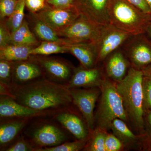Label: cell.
Segmentation results:
<instances>
[{"instance_id":"39","label":"cell","mask_w":151,"mask_h":151,"mask_svg":"<svg viewBox=\"0 0 151 151\" xmlns=\"http://www.w3.org/2000/svg\"><path fill=\"white\" fill-rule=\"evenodd\" d=\"M146 2H147V4L148 5L150 9L151 12V0H146Z\"/></svg>"},{"instance_id":"40","label":"cell","mask_w":151,"mask_h":151,"mask_svg":"<svg viewBox=\"0 0 151 151\" xmlns=\"http://www.w3.org/2000/svg\"><path fill=\"white\" fill-rule=\"evenodd\" d=\"M41 1H43L45 2H46V0H41Z\"/></svg>"},{"instance_id":"20","label":"cell","mask_w":151,"mask_h":151,"mask_svg":"<svg viewBox=\"0 0 151 151\" xmlns=\"http://www.w3.org/2000/svg\"><path fill=\"white\" fill-rule=\"evenodd\" d=\"M26 19L31 29L40 42H54L62 45L66 44L64 40L58 36L53 29L39 19L34 13L30 12Z\"/></svg>"},{"instance_id":"33","label":"cell","mask_w":151,"mask_h":151,"mask_svg":"<svg viewBox=\"0 0 151 151\" xmlns=\"http://www.w3.org/2000/svg\"><path fill=\"white\" fill-rule=\"evenodd\" d=\"M18 0H0V19L10 17L14 11Z\"/></svg>"},{"instance_id":"26","label":"cell","mask_w":151,"mask_h":151,"mask_svg":"<svg viewBox=\"0 0 151 151\" xmlns=\"http://www.w3.org/2000/svg\"><path fill=\"white\" fill-rule=\"evenodd\" d=\"M25 0H18L16 6L10 17L5 19L6 24L12 33L18 28L24 20Z\"/></svg>"},{"instance_id":"1","label":"cell","mask_w":151,"mask_h":151,"mask_svg":"<svg viewBox=\"0 0 151 151\" xmlns=\"http://www.w3.org/2000/svg\"><path fill=\"white\" fill-rule=\"evenodd\" d=\"M7 95L22 105L47 114L70 108L73 104L70 89L45 78L24 85H12Z\"/></svg>"},{"instance_id":"38","label":"cell","mask_w":151,"mask_h":151,"mask_svg":"<svg viewBox=\"0 0 151 151\" xmlns=\"http://www.w3.org/2000/svg\"><path fill=\"white\" fill-rule=\"evenodd\" d=\"M144 33L151 40V20L149 21L146 26Z\"/></svg>"},{"instance_id":"7","label":"cell","mask_w":151,"mask_h":151,"mask_svg":"<svg viewBox=\"0 0 151 151\" xmlns=\"http://www.w3.org/2000/svg\"><path fill=\"white\" fill-rule=\"evenodd\" d=\"M26 134L35 150L55 147L68 141V137L64 131L52 122H42L34 124Z\"/></svg>"},{"instance_id":"25","label":"cell","mask_w":151,"mask_h":151,"mask_svg":"<svg viewBox=\"0 0 151 151\" xmlns=\"http://www.w3.org/2000/svg\"><path fill=\"white\" fill-rule=\"evenodd\" d=\"M68 52L64 45L51 41H42L38 46L34 47L31 55H49L57 53Z\"/></svg>"},{"instance_id":"3","label":"cell","mask_w":151,"mask_h":151,"mask_svg":"<svg viewBox=\"0 0 151 151\" xmlns=\"http://www.w3.org/2000/svg\"><path fill=\"white\" fill-rule=\"evenodd\" d=\"M101 94L96 113L95 128L108 131L114 119L123 120L128 125V119L116 83L105 78L100 87Z\"/></svg>"},{"instance_id":"5","label":"cell","mask_w":151,"mask_h":151,"mask_svg":"<svg viewBox=\"0 0 151 151\" xmlns=\"http://www.w3.org/2000/svg\"><path fill=\"white\" fill-rule=\"evenodd\" d=\"M103 26L95 24L80 14L71 24L56 32L64 40L66 44L84 42L96 44L100 38Z\"/></svg>"},{"instance_id":"31","label":"cell","mask_w":151,"mask_h":151,"mask_svg":"<svg viewBox=\"0 0 151 151\" xmlns=\"http://www.w3.org/2000/svg\"><path fill=\"white\" fill-rule=\"evenodd\" d=\"M105 151H125L123 144L113 133H107L105 142Z\"/></svg>"},{"instance_id":"2","label":"cell","mask_w":151,"mask_h":151,"mask_svg":"<svg viewBox=\"0 0 151 151\" xmlns=\"http://www.w3.org/2000/svg\"><path fill=\"white\" fill-rule=\"evenodd\" d=\"M142 71L131 67L127 76L116 83L128 119V125L136 134H145Z\"/></svg>"},{"instance_id":"30","label":"cell","mask_w":151,"mask_h":151,"mask_svg":"<svg viewBox=\"0 0 151 151\" xmlns=\"http://www.w3.org/2000/svg\"><path fill=\"white\" fill-rule=\"evenodd\" d=\"M144 112L151 111V79L144 76L142 82Z\"/></svg>"},{"instance_id":"36","label":"cell","mask_w":151,"mask_h":151,"mask_svg":"<svg viewBox=\"0 0 151 151\" xmlns=\"http://www.w3.org/2000/svg\"><path fill=\"white\" fill-rule=\"evenodd\" d=\"M130 4L144 13L151 16L150 9L146 0H127Z\"/></svg>"},{"instance_id":"19","label":"cell","mask_w":151,"mask_h":151,"mask_svg":"<svg viewBox=\"0 0 151 151\" xmlns=\"http://www.w3.org/2000/svg\"><path fill=\"white\" fill-rule=\"evenodd\" d=\"M69 52L76 58L80 65L86 68L97 66L98 52L96 44L84 42L64 45Z\"/></svg>"},{"instance_id":"12","label":"cell","mask_w":151,"mask_h":151,"mask_svg":"<svg viewBox=\"0 0 151 151\" xmlns=\"http://www.w3.org/2000/svg\"><path fill=\"white\" fill-rule=\"evenodd\" d=\"M111 0H75V6L79 14L98 25L110 24L109 5Z\"/></svg>"},{"instance_id":"29","label":"cell","mask_w":151,"mask_h":151,"mask_svg":"<svg viewBox=\"0 0 151 151\" xmlns=\"http://www.w3.org/2000/svg\"><path fill=\"white\" fill-rule=\"evenodd\" d=\"M145 134L143 151L151 150V111L144 112Z\"/></svg>"},{"instance_id":"24","label":"cell","mask_w":151,"mask_h":151,"mask_svg":"<svg viewBox=\"0 0 151 151\" xmlns=\"http://www.w3.org/2000/svg\"><path fill=\"white\" fill-rule=\"evenodd\" d=\"M108 131L95 127L90 132L88 140L83 151H105V137Z\"/></svg>"},{"instance_id":"17","label":"cell","mask_w":151,"mask_h":151,"mask_svg":"<svg viewBox=\"0 0 151 151\" xmlns=\"http://www.w3.org/2000/svg\"><path fill=\"white\" fill-rule=\"evenodd\" d=\"M47 113L34 110L20 104L12 97L1 94L0 117L1 119H29L46 116Z\"/></svg>"},{"instance_id":"16","label":"cell","mask_w":151,"mask_h":151,"mask_svg":"<svg viewBox=\"0 0 151 151\" xmlns=\"http://www.w3.org/2000/svg\"><path fill=\"white\" fill-rule=\"evenodd\" d=\"M102 64L105 77L116 83L126 77L132 67L121 47L109 55Z\"/></svg>"},{"instance_id":"13","label":"cell","mask_w":151,"mask_h":151,"mask_svg":"<svg viewBox=\"0 0 151 151\" xmlns=\"http://www.w3.org/2000/svg\"><path fill=\"white\" fill-rule=\"evenodd\" d=\"M54 119L76 139H88L90 132L83 117L70 108L54 113Z\"/></svg>"},{"instance_id":"21","label":"cell","mask_w":151,"mask_h":151,"mask_svg":"<svg viewBox=\"0 0 151 151\" xmlns=\"http://www.w3.org/2000/svg\"><path fill=\"white\" fill-rule=\"evenodd\" d=\"M29 119H6L0 125V145L4 147L12 142L25 127Z\"/></svg>"},{"instance_id":"32","label":"cell","mask_w":151,"mask_h":151,"mask_svg":"<svg viewBox=\"0 0 151 151\" xmlns=\"http://www.w3.org/2000/svg\"><path fill=\"white\" fill-rule=\"evenodd\" d=\"M35 147L32 143L24 137H21L15 142L7 147L4 150L6 151H33Z\"/></svg>"},{"instance_id":"6","label":"cell","mask_w":151,"mask_h":151,"mask_svg":"<svg viewBox=\"0 0 151 151\" xmlns=\"http://www.w3.org/2000/svg\"><path fill=\"white\" fill-rule=\"evenodd\" d=\"M121 48L134 69L142 70L151 64V40L145 33L131 35Z\"/></svg>"},{"instance_id":"28","label":"cell","mask_w":151,"mask_h":151,"mask_svg":"<svg viewBox=\"0 0 151 151\" xmlns=\"http://www.w3.org/2000/svg\"><path fill=\"white\" fill-rule=\"evenodd\" d=\"M13 61L0 60V84L9 87L12 83Z\"/></svg>"},{"instance_id":"14","label":"cell","mask_w":151,"mask_h":151,"mask_svg":"<svg viewBox=\"0 0 151 151\" xmlns=\"http://www.w3.org/2000/svg\"><path fill=\"white\" fill-rule=\"evenodd\" d=\"M44 78L43 70L33 55L27 60L14 62L12 85H24Z\"/></svg>"},{"instance_id":"37","label":"cell","mask_w":151,"mask_h":151,"mask_svg":"<svg viewBox=\"0 0 151 151\" xmlns=\"http://www.w3.org/2000/svg\"><path fill=\"white\" fill-rule=\"evenodd\" d=\"M142 71L144 76H147L151 79V64L145 68Z\"/></svg>"},{"instance_id":"34","label":"cell","mask_w":151,"mask_h":151,"mask_svg":"<svg viewBox=\"0 0 151 151\" xmlns=\"http://www.w3.org/2000/svg\"><path fill=\"white\" fill-rule=\"evenodd\" d=\"M11 43V32L6 24L5 19L0 22V48Z\"/></svg>"},{"instance_id":"10","label":"cell","mask_w":151,"mask_h":151,"mask_svg":"<svg viewBox=\"0 0 151 151\" xmlns=\"http://www.w3.org/2000/svg\"><path fill=\"white\" fill-rule=\"evenodd\" d=\"M132 35L109 24L103 26L100 38L97 43L98 58L97 65L113 52L121 48Z\"/></svg>"},{"instance_id":"9","label":"cell","mask_w":151,"mask_h":151,"mask_svg":"<svg viewBox=\"0 0 151 151\" xmlns=\"http://www.w3.org/2000/svg\"><path fill=\"white\" fill-rule=\"evenodd\" d=\"M73 104L78 108L86 122L90 132L95 128L94 108L99 100L100 87L70 89Z\"/></svg>"},{"instance_id":"4","label":"cell","mask_w":151,"mask_h":151,"mask_svg":"<svg viewBox=\"0 0 151 151\" xmlns=\"http://www.w3.org/2000/svg\"><path fill=\"white\" fill-rule=\"evenodd\" d=\"M110 24L132 35L145 32L151 16L146 14L127 0H111L109 5Z\"/></svg>"},{"instance_id":"15","label":"cell","mask_w":151,"mask_h":151,"mask_svg":"<svg viewBox=\"0 0 151 151\" xmlns=\"http://www.w3.org/2000/svg\"><path fill=\"white\" fill-rule=\"evenodd\" d=\"M106 78L103 68L100 65L92 68H86L81 65L75 68L66 86L73 88L100 87Z\"/></svg>"},{"instance_id":"18","label":"cell","mask_w":151,"mask_h":151,"mask_svg":"<svg viewBox=\"0 0 151 151\" xmlns=\"http://www.w3.org/2000/svg\"><path fill=\"white\" fill-rule=\"evenodd\" d=\"M110 130L121 141L125 151H143L144 135L136 134L123 120L114 119L111 123Z\"/></svg>"},{"instance_id":"8","label":"cell","mask_w":151,"mask_h":151,"mask_svg":"<svg viewBox=\"0 0 151 151\" xmlns=\"http://www.w3.org/2000/svg\"><path fill=\"white\" fill-rule=\"evenodd\" d=\"M42 68L45 78L66 86L75 67L66 60L49 55H33Z\"/></svg>"},{"instance_id":"27","label":"cell","mask_w":151,"mask_h":151,"mask_svg":"<svg viewBox=\"0 0 151 151\" xmlns=\"http://www.w3.org/2000/svg\"><path fill=\"white\" fill-rule=\"evenodd\" d=\"M88 139L77 140L73 142H67L59 145L50 147L39 148L35 151H79L82 150L85 147Z\"/></svg>"},{"instance_id":"22","label":"cell","mask_w":151,"mask_h":151,"mask_svg":"<svg viewBox=\"0 0 151 151\" xmlns=\"http://www.w3.org/2000/svg\"><path fill=\"white\" fill-rule=\"evenodd\" d=\"M40 42L31 29L25 18L19 27L11 33V44L35 47Z\"/></svg>"},{"instance_id":"11","label":"cell","mask_w":151,"mask_h":151,"mask_svg":"<svg viewBox=\"0 0 151 151\" xmlns=\"http://www.w3.org/2000/svg\"><path fill=\"white\" fill-rule=\"evenodd\" d=\"M34 14L55 32L71 24L80 15L76 7L57 8L46 3L43 9Z\"/></svg>"},{"instance_id":"23","label":"cell","mask_w":151,"mask_h":151,"mask_svg":"<svg viewBox=\"0 0 151 151\" xmlns=\"http://www.w3.org/2000/svg\"><path fill=\"white\" fill-rule=\"evenodd\" d=\"M33 48L32 47L11 44L0 48V60L13 62L27 60L31 55Z\"/></svg>"},{"instance_id":"35","label":"cell","mask_w":151,"mask_h":151,"mask_svg":"<svg viewBox=\"0 0 151 151\" xmlns=\"http://www.w3.org/2000/svg\"><path fill=\"white\" fill-rule=\"evenodd\" d=\"M46 3L57 8L68 9L75 7V0H46Z\"/></svg>"}]
</instances>
